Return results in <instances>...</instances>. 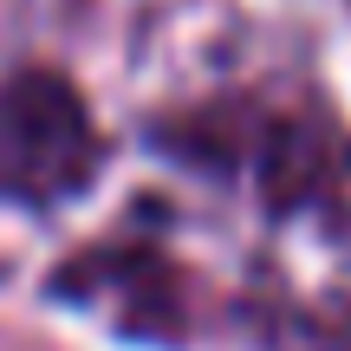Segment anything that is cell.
Listing matches in <instances>:
<instances>
[{
  "label": "cell",
  "mask_w": 351,
  "mask_h": 351,
  "mask_svg": "<svg viewBox=\"0 0 351 351\" xmlns=\"http://www.w3.org/2000/svg\"><path fill=\"white\" fill-rule=\"evenodd\" d=\"M104 143L59 72H13L0 85V195L59 202L85 189Z\"/></svg>",
  "instance_id": "2"
},
{
  "label": "cell",
  "mask_w": 351,
  "mask_h": 351,
  "mask_svg": "<svg viewBox=\"0 0 351 351\" xmlns=\"http://www.w3.org/2000/svg\"><path fill=\"white\" fill-rule=\"evenodd\" d=\"M176 150L195 156L202 169L221 176H247L267 202H319L339 195L351 156L339 143V130L319 111H306L300 98L274 104V98H221L202 104L176 124Z\"/></svg>",
  "instance_id": "1"
}]
</instances>
